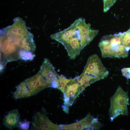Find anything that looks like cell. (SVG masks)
I'll list each match as a JSON object with an SVG mask.
<instances>
[{
  "instance_id": "d6986e66",
  "label": "cell",
  "mask_w": 130,
  "mask_h": 130,
  "mask_svg": "<svg viewBox=\"0 0 130 130\" xmlns=\"http://www.w3.org/2000/svg\"><path fill=\"white\" fill-rule=\"evenodd\" d=\"M127 31L128 32H130V28Z\"/></svg>"
},
{
  "instance_id": "8992f818",
  "label": "cell",
  "mask_w": 130,
  "mask_h": 130,
  "mask_svg": "<svg viewBox=\"0 0 130 130\" xmlns=\"http://www.w3.org/2000/svg\"><path fill=\"white\" fill-rule=\"evenodd\" d=\"M24 81L32 95H36L45 88L48 87L46 80L39 72Z\"/></svg>"
},
{
  "instance_id": "8fae6325",
  "label": "cell",
  "mask_w": 130,
  "mask_h": 130,
  "mask_svg": "<svg viewBox=\"0 0 130 130\" xmlns=\"http://www.w3.org/2000/svg\"><path fill=\"white\" fill-rule=\"evenodd\" d=\"M36 46L33 40V36L30 33L25 37L21 42V48L27 51L33 53L36 50Z\"/></svg>"
},
{
  "instance_id": "7c38bea8",
  "label": "cell",
  "mask_w": 130,
  "mask_h": 130,
  "mask_svg": "<svg viewBox=\"0 0 130 130\" xmlns=\"http://www.w3.org/2000/svg\"><path fill=\"white\" fill-rule=\"evenodd\" d=\"M120 38L121 44L130 49V32H121Z\"/></svg>"
},
{
  "instance_id": "ba28073f",
  "label": "cell",
  "mask_w": 130,
  "mask_h": 130,
  "mask_svg": "<svg viewBox=\"0 0 130 130\" xmlns=\"http://www.w3.org/2000/svg\"><path fill=\"white\" fill-rule=\"evenodd\" d=\"M46 80L48 87H51L53 82L59 81V75L49 60L44 59L39 71Z\"/></svg>"
},
{
  "instance_id": "5b68a950",
  "label": "cell",
  "mask_w": 130,
  "mask_h": 130,
  "mask_svg": "<svg viewBox=\"0 0 130 130\" xmlns=\"http://www.w3.org/2000/svg\"><path fill=\"white\" fill-rule=\"evenodd\" d=\"M82 73L97 81L106 77L109 72L98 55L94 54L89 58Z\"/></svg>"
},
{
  "instance_id": "3957f363",
  "label": "cell",
  "mask_w": 130,
  "mask_h": 130,
  "mask_svg": "<svg viewBox=\"0 0 130 130\" xmlns=\"http://www.w3.org/2000/svg\"><path fill=\"white\" fill-rule=\"evenodd\" d=\"M129 101L127 92L121 86H118L110 99V105L109 114L111 121L120 115H128L127 106Z\"/></svg>"
},
{
  "instance_id": "ffe728a7",
  "label": "cell",
  "mask_w": 130,
  "mask_h": 130,
  "mask_svg": "<svg viewBox=\"0 0 130 130\" xmlns=\"http://www.w3.org/2000/svg\"><path fill=\"white\" fill-rule=\"evenodd\" d=\"M4 34H5V33H4ZM11 37H12V36H11ZM13 37L14 38V37ZM16 39H17V38H16Z\"/></svg>"
},
{
  "instance_id": "7a4b0ae2",
  "label": "cell",
  "mask_w": 130,
  "mask_h": 130,
  "mask_svg": "<svg viewBox=\"0 0 130 130\" xmlns=\"http://www.w3.org/2000/svg\"><path fill=\"white\" fill-rule=\"evenodd\" d=\"M103 58H125L128 55L130 49L121 44L120 33L103 37L98 44Z\"/></svg>"
},
{
  "instance_id": "ac0fdd59",
  "label": "cell",
  "mask_w": 130,
  "mask_h": 130,
  "mask_svg": "<svg viewBox=\"0 0 130 130\" xmlns=\"http://www.w3.org/2000/svg\"><path fill=\"white\" fill-rule=\"evenodd\" d=\"M62 107L63 108V110L65 113L68 114L69 113V109L68 106L66 105H63Z\"/></svg>"
},
{
  "instance_id": "4fadbf2b",
  "label": "cell",
  "mask_w": 130,
  "mask_h": 130,
  "mask_svg": "<svg viewBox=\"0 0 130 130\" xmlns=\"http://www.w3.org/2000/svg\"><path fill=\"white\" fill-rule=\"evenodd\" d=\"M32 53L22 49L20 53V58L25 61L32 60L35 56Z\"/></svg>"
},
{
  "instance_id": "52a82bcc",
  "label": "cell",
  "mask_w": 130,
  "mask_h": 130,
  "mask_svg": "<svg viewBox=\"0 0 130 130\" xmlns=\"http://www.w3.org/2000/svg\"><path fill=\"white\" fill-rule=\"evenodd\" d=\"M32 129L35 130H59V126L52 123L45 114L37 112L33 117Z\"/></svg>"
},
{
  "instance_id": "9c48e42d",
  "label": "cell",
  "mask_w": 130,
  "mask_h": 130,
  "mask_svg": "<svg viewBox=\"0 0 130 130\" xmlns=\"http://www.w3.org/2000/svg\"><path fill=\"white\" fill-rule=\"evenodd\" d=\"M20 115L17 109L10 111L4 117L3 125L10 130H12L18 126L20 122Z\"/></svg>"
},
{
  "instance_id": "9a60e30c",
  "label": "cell",
  "mask_w": 130,
  "mask_h": 130,
  "mask_svg": "<svg viewBox=\"0 0 130 130\" xmlns=\"http://www.w3.org/2000/svg\"><path fill=\"white\" fill-rule=\"evenodd\" d=\"M59 85L58 89L60 90L63 92L66 85L65 84L64 80L65 77L63 75H59Z\"/></svg>"
},
{
  "instance_id": "e0dca14e",
  "label": "cell",
  "mask_w": 130,
  "mask_h": 130,
  "mask_svg": "<svg viewBox=\"0 0 130 130\" xmlns=\"http://www.w3.org/2000/svg\"><path fill=\"white\" fill-rule=\"evenodd\" d=\"M30 123L29 122L27 121L25 123H20L19 125L21 129L27 130L29 128Z\"/></svg>"
},
{
  "instance_id": "5bb4252c",
  "label": "cell",
  "mask_w": 130,
  "mask_h": 130,
  "mask_svg": "<svg viewBox=\"0 0 130 130\" xmlns=\"http://www.w3.org/2000/svg\"><path fill=\"white\" fill-rule=\"evenodd\" d=\"M103 11L104 12L107 11L115 3L117 0H103Z\"/></svg>"
},
{
  "instance_id": "30bf717a",
  "label": "cell",
  "mask_w": 130,
  "mask_h": 130,
  "mask_svg": "<svg viewBox=\"0 0 130 130\" xmlns=\"http://www.w3.org/2000/svg\"><path fill=\"white\" fill-rule=\"evenodd\" d=\"M32 96L27 88L24 81L17 87L15 91L13 93V97L16 99L29 97Z\"/></svg>"
},
{
  "instance_id": "2e32d148",
  "label": "cell",
  "mask_w": 130,
  "mask_h": 130,
  "mask_svg": "<svg viewBox=\"0 0 130 130\" xmlns=\"http://www.w3.org/2000/svg\"><path fill=\"white\" fill-rule=\"evenodd\" d=\"M121 71L123 76L130 79V67L124 68L121 69Z\"/></svg>"
},
{
  "instance_id": "6da1fadb",
  "label": "cell",
  "mask_w": 130,
  "mask_h": 130,
  "mask_svg": "<svg viewBox=\"0 0 130 130\" xmlns=\"http://www.w3.org/2000/svg\"><path fill=\"white\" fill-rule=\"evenodd\" d=\"M91 26L84 19L79 18L67 28L50 37L62 44L70 58L74 59L98 34V30L91 29Z\"/></svg>"
},
{
  "instance_id": "277c9868",
  "label": "cell",
  "mask_w": 130,
  "mask_h": 130,
  "mask_svg": "<svg viewBox=\"0 0 130 130\" xmlns=\"http://www.w3.org/2000/svg\"><path fill=\"white\" fill-rule=\"evenodd\" d=\"M22 41L5 34H1L0 55L5 57L8 62L19 59Z\"/></svg>"
}]
</instances>
